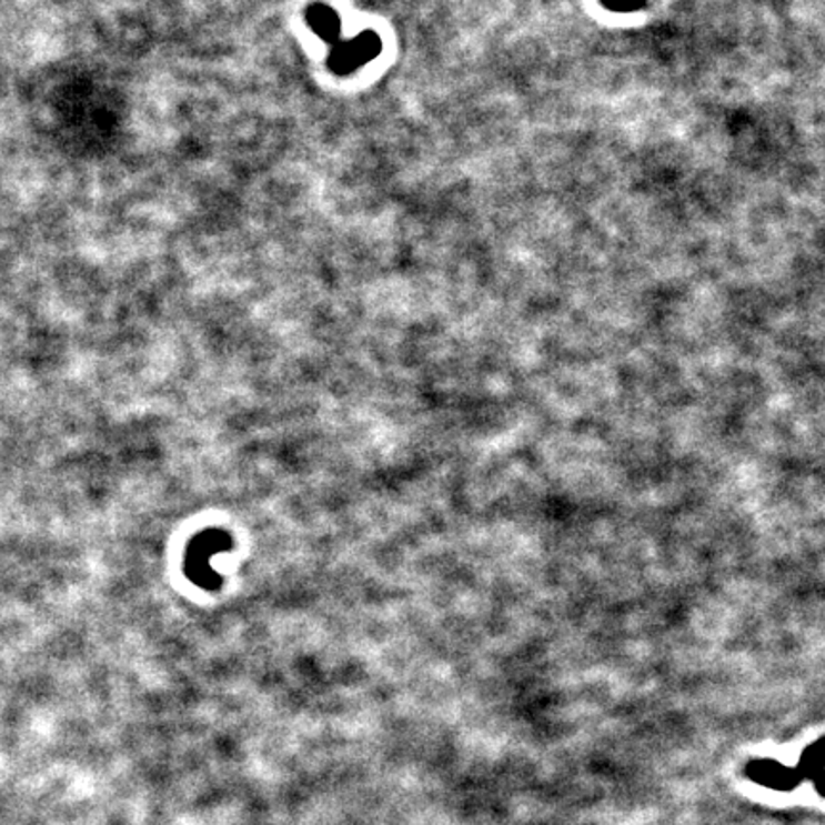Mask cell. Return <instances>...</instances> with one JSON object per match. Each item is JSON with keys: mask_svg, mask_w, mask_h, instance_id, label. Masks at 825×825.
Masks as SVG:
<instances>
[{"mask_svg": "<svg viewBox=\"0 0 825 825\" xmlns=\"http://www.w3.org/2000/svg\"><path fill=\"white\" fill-rule=\"evenodd\" d=\"M308 21H310V26L315 33L321 34L325 41H334L339 37V31H341L339 14H334L329 7L318 4V7L310 8Z\"/></svg>", "mask_w": 825, "mask_h": 825, "instance_id": "cell-3", "label": "cell"}, {"mask_svg": "<svg viewBox=\"0 0 825 825\" xmlns=\"http://www.w3.org/2000/svg\"><path fill=\"white\" fill-rule=\"evenodd\" d=\"M816 785H818V792L825 797V774L822 778L816 779Z\"/></svg>", "mask_w": 825, "mask_h": 825, "instance_id": "cell-6", "label": "cell"}, {"mask_svg": "<svg viewBox=\"0 0 825 825\" xmlns=\"http://www.w3.org/2000/svg\"><path fill=\"white\" fill-rule=\"evenodd\" d=\"M379 52H381L379 37L375 33H362L360 37H355L354 41L342 42L334 48L333 56H331V68L336 73L346 76L355 69L362 68L363 63L371 62Z\"/></svg>", "mask_w": 825, "mask_h": 825, "instance_id": "cell-1", "label": "cell"}, {"mask_svg": "<svg viewBox=\"0 0 825 825\" xmlns=\"http://www.w3.org/2000/svg\"><path fill=\"white\" fill-rule=\"evenodd\" d=\"M805 772L806 776L812 779H819L825 774V737L818 740L816 744L811 745L801 758V768L798 774Z\"/></svg>", "mask_w": 825, "mask_h": 825, "instance_id": "cell-4", "label": "cell"}, {"mask_svg": "<svg viewBox=\"0 0 825 825\" xmlns=\"http://www.w3.org/2000/svg\"><path fill=\"white\" fill-rule=\"evenodd\" d=\"M602 2L615 12H633L644 4V0H602Z\"/></svg>", "mask_w": 825, "mask_h": 825, "instance_id": "cell-5", "label": "cell"}, {"mask_svg": "<svg viewBox=\"0 0 825 825\" xmlns=\"http://www.w3.org/2000/svg\"><path fill=\"white\" fill-rule=\"evenodd\" d=\"M751 778L758 784L776 787V789H789L797 785V771H789L778 763H755L749 768Z\"/></svg>", "mask_w": 825, "mask_h": 825, "instance_id": "cell-2", "label": "cell"}]
</instances>
